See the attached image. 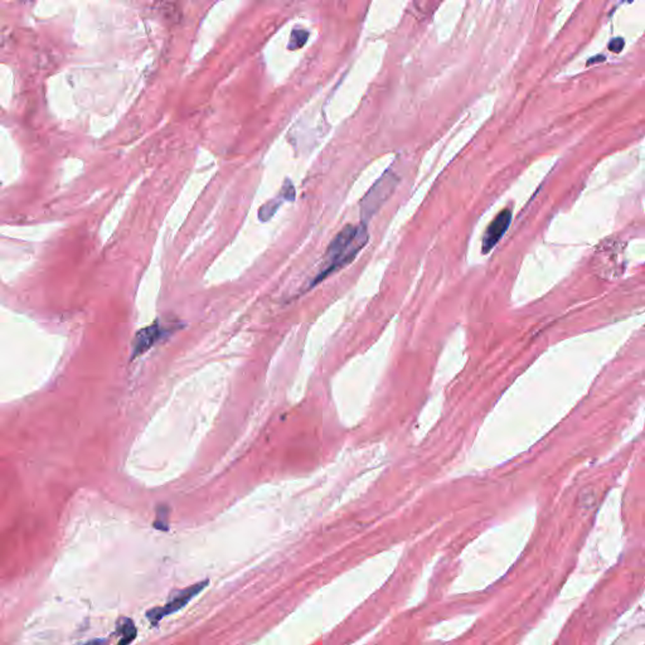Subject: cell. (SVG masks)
Here are the masks:
<instances>
[{
    "label": "cell",
    "instance_id": "6da1fadb",
    "mask_svg": "<svg viewBox=\"0 0 645 645\" xmlns=\"http://www.w3.org/2000/svg\"><path fill=\"white\" fill-rule=\"evenodd\" d=\"M368 240L369 235L365 224L358 226L348 224L339 231L338 235L329 243L327 252L324 254L322 270L311 281V289L320 284L322 280L327 279L330 275L349 265L365 248Z\"/></svg>",
    "mask_w": 645,
    "mask_h": 645
},
{
    "label": "cell",
    "instance_id": "7a4b0ae2",
    "mask_svg": "<svg viewBox=\"0 0 645 645\" xmlns=\"http://www.w3.org/2000/svg\"><path fill=\"white\" fill-rule=\"evenodd\" d=\"M208 586V580L203 583H194L188 589L180 590L177 594H174L170 600L163 606V608H154L147 613V618L149 619L153 625H156L159 621L165 618L168 615L174 614L179 611L180 609L184 608L188 602L194 599L196 596L201 594L203 590Z\"/></svg>",
    "mask_w": 645,
    "mask_h": 645
},
{
    "label": "cell",
    "instance_id": "3957f363",
    "mask_svg": "<svg viewBox=\"0 0 645 645\" xmlns=\"http://www.w3.org/2000/svg\"><path fill=\"white\" fill-rule=\"evenodd\" d=\"M177 328H178L177 324L167 325L159 320H156L149 327H145L142 330H139L133 343V358H137L139 355L147 353L156 346L158 341L165 339L168 335L172 334Z\"/></svg>",
    "mask_w": 645,
    "mask_h": 645
},
{
    "label": "cell",
    "instance_id": "277c9868",
    "mask_svg": "<svg viewBox=\"0 0 645 645\" xmlns=\"http://www.w3.org/2000/svg\"><path fill=\"white\" fill-rule=\"evenodd\" d=\"M393 184L392 177L383 175L381 179L372 186V189L367 194L366 198L362 202V218L366 221L372 217L374 212L377 211L379 205L385 202L386 198L390 196Z\"/></svg>",
    "mask_w": 645,
    "mask_h": 645
},
{
    "label": "cell",
    "instance_id": "5b68a950",
    "mask_svg": "<svg viewBox=\"0 0 645 645\" xmlns=\"http://www.w3.org/2000/svg\"><path fill=\"white\" fill-rule=\"evenodd\" d=\"M510 222H512V211L510 210H504L494 218V221L489 224V227L487 229L485 233H484V254H488L493 248L496 247V243L502 240L504 233L508 231Z\"/></svg>",
    "mask_w": 645,
    "mask_h": 645
},
{
    "label": "cell",
    "instance_id": "8992f818",
    "mask_svg": "<svg viewBox=\"0 0 645 645\" xmlns=\"http://www.w3.org/2000/svg\"><path fill=\"white\" fill-rule=\"evenodd\" d=\"M295 199V188L292 186V180L286 179L284 186L280 191L279 196L276 198L269 201L267 203L262 205L259 211V218L262 222H266L269 219L273 217V215L278 212L280 205H283L284 201H290L292 202Z\"/></svg>",
    "mask_w": 645,
    "mask_h": 645
},
{
    "label": "cell",
    "instance_id": "52a82bcc",
    "mask_svg": "<svg viewBox=\"0 0 645 645\" xmlns=\"http://www.w3.org/2000/svg\"><path fill=\"white\" fill-rule=\"evenodd\" d=\"M116 633L121 637V639L118 640V644H129L137 638V627L131 619L123 618L118 620Z\"/></svg>",
    "mask_w": 645,
    "mask_h": 645
},
{
    "label": "cell",
    "instance_id": "ba28073f",
    "mask_svg": "<svg viewBox=\"0 0 645 645\" xmlns=\"http://www.w3.org/2000/svg\"><path fill=\"white\" fill-rule=\"evenodd\" d=\"M309 38V32L305 29H294L290 37V43H289V50H299L301 48Z\"/></svg>",
    "mask_w": 645,
    "mask_h": 645
},
{
    "label": "cell",
    "instance_id": "9c48e42d",
    "mask_svg": "<svg viewBox=\"0 0 645 645\" xmlns=\"http://www.w3.org/2000/svg\"><path fill=\"white\" fill-rule=\"evenodd\" d=\"M625 46V42L623 38H615L613 39L610 43H609V50L611 52H615V53H620L623 48Z\"/></svg>",
    "mask_w": 645,
    "mask_h": 645
}]
</instances>
